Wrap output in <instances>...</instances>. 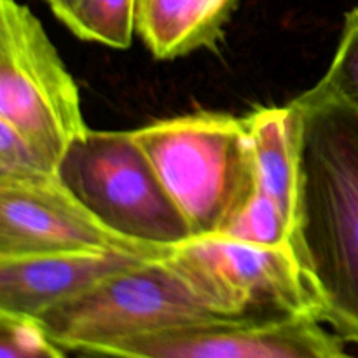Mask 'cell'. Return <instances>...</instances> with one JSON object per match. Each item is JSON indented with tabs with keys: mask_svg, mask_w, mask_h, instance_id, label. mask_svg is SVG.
I'll use <instances>...</instances> for the list:
<instances>
[{
	"mask_svg": "<svg viewBox=\"0 0 358 358\" xmlns=\"http://www.w3.org/2000/svg\"><path fill=\"white\" fill-rule=\"evenodd\" d=\"M147 259L114 250L0 257V313L38 318Z\"/></svg>",
	"mask_w": 358,
	"mask_h": 358,
	"instance_id": "9c48e42d",
	"label": "cell"
},
{
	"mask_svg": "<svg viewBox=\"0 0 358 358\" xmlns=\"http://www.w3.org/2000/svg\"><path fill=\"white\" fill-rule=\"evenodd\" d=\"M0 122L56 168L87 131L72 73L37 16L16 0H0Z\"/></svg>",
	"mask_w": 358,
	"mask_h": 358,
	"instance_id": "5b68a950",
	"label": "cell"
},
{
	"mask_svg": "<svg viewBox=\"0 0 358 358\" xmlns=\"http://www.w3.org/2000/svg\"><path fill=\"white\" fill-rule=\"evenodd\" d=\"M290 250L317 315L358 346V110L304 91Z\"/></svg>",
	"mask_w": 358,
	"mask_h": 358,
	"instance_id": "6da1fadb",
	"label": "cell"
},
{
	"mask_svg": "<svg viewBox=\"0 0 358 358\" xmlns=\"http://www.w3.org/2000/svg\"><path fill=\"white\" fill-rule=\"evenodd\" d=\"M166 261L226 320L292 315L318 318L290 247H261L226 234H208L173 247Z\"/></svg>",
	"mask_w": 358,
	"mask_h": 358,
	"instance_id": "8992f818",
	"label": "cell"
},
{
	"mask_svg": "<svg viewBox=\"0 0 358 358\" xmlns=\"http://www.w3.org/2000/svg\"><path fill=\"white\" fill-rule=\"evenodd\" d=\"M35 318L0 313V358H70Z\"/></svg>",
	"mask_w": 358,
	"mask_h": 358,
	"instance_id": "9a60e30c",
	"label": "cell"
},
{
	"mask_svg": "<svg viewBox=\"0 0 358 358\" xmlns=\"http://www.w3.org/2000/svg\"><path fill=\"white\" fill-rule=\"evenodd\" d=\"M257 173V191L294 217L299 171V114L292 103L261 107L245 117Z\"/></svg>",
	"mask_w": 358,
	"mask_h": 358,
	"instance_id": "8fae6325",
	"label": "cell"
},
{
	"mask_svg": "<svg viewBox=\"0 0 358 358\" xmlns=\"http://www.w3.org/2000/svg\"><path fill=\"white\" fill-rule=\"evenodd\" d=\"M63 187L108 231L156 250L194 238L133 131H94L73 140L58 163Z\"/></svg>",
	"mask_w": 358,
	"mask_h": 358,
	"instance_id": "3957f363",
	"label": "cell"
},
{
	"mask_svg": "<svg viewBox=\"0 0 358 358\" xmlns=\"http://www.w3.org/2000/svg\"><path fill=\"white\" fill-rule=\"evenodd\" d=\"M35 320L52 341L73 353L226 318L206 306L163 255L108 276Z\"/></svg>",
	"mask_w": 358,
	"mask_h": 358,
	"instance_id": "277c9868",
	"label": "cell"
},
{
	"mask_svg": "<svg viewBox=\"0 0 358 358\" xmlns=\"http://www.w3.org/2000/svg\"><path fill=\"white\" fill-rule=\"evenodd\" d=\"M73 358H129L122 355H115V353L108 352H98V350H80V352H73Z\"/></svg>",
	"mask_w": 358,
	"mask_h": 358,
	"instance_id": "e0dca14e",
	"label": "cell"
},
{
	"mask_svg": "<svg viewBox=\"0 0 358 358\" xmlns=\"http://www.w3.org/2000/svg\"><path fill=\"white\" fill-rule=\"evenodd\" d=\"M224 234L261 247H290L292 219L275 199L255 189L248 205Z\"/></svg>",
	"mask_w": 358,
	"mask_h": 358,
	"instance_id": "5bb4252c",
	"label": "cell"
},
{
	"mask_svg": "<svg viewBox=\"0 0 358 358\" xmlns=\"http://www.w3.org/2000/svg\"><path fill=\"white\" fill-rule=\"evenodd\" d=\"M114 250L156 259L170 250L142 247L98 222L59 182L0 180V257Z\"/></svg>",
	"mask_w": 358,
	"mask_h": 358,
	"instance_id": "ba28073f",
	"label": "cell"
},
{
	"mask_svg": "<svg viewBox=\"0 0 358 358\" xmlns=\"http://www.w3.org/2000/svg\"><path fill=\"white\" fill-rule=\"evenodd\" d=\"M194 236L224 234L257 189L245 117L196 112L133 131Z\"/></svg>",
	"mask_w": 358,
	"mask_h": 358,
	"instance_id": "7a4b0ae2",
	"label": "cell"
},
{
	"mask_svg": "<svg viewBox=\"0 0 358 358\" xmlns=\"http://www.w3.org/2000/svg\"><path fill=\"white\" fill-rule=\"evenodd\" d=\"M306 93L358 110V6L346 13L339 44L327 72Z\"/></svg>",
	"mask_w": 358,
	"mask_h": 358,
	"instance_id": "4fadbf2b",
	"label": "cell"
},
{
	"mask_svg": "<svg viewBox=\"0 0 358 358\" xmlns=\"http://www.w3.org/2000/svg\"><path fill=\"white\" fill-rule=\"evenodd\" d=\"M56 175V164L37 152L16 129L0 122V180L37 182Z\"/></svg>",
	"mask_w": 358,
	"mask_h": 358,
	"instance_id": "2e32d148",
	"label": "cell"
},
{
	"mask_svg": "<svg viewBox=\"0 0 358 358\" xmlns=\"http://www.w3.org/2000/svg\"><path fill=\"white\" fill-rule=\"evenodd\" d=\"M240 0H136V35L154 58L215 48Z\"/></svg>",
	"mask_w": 358,
	"mask_h": 358,
	"instance_id": "30bf717a",
	"label": "cell"
},
{
	"mask_svg": "<svg viewBox=\"0 0 358 358\" xmlns=\"http://www.w3.org/2000/svg\"><path fill=\"white\" fill-rule=\"evenodd\" d=\"M69 30L83 41L115 49L131 45L136 34V0H48Z\"/></svg>",
	"mask_w": 358,
	"mask_h": 358,
	"instance_id": "7c38bea8",
	"label": "cell"
},
{
	"mask_svg": "<svg viewBox=\"0 0 358 358\" xmlns=\"http://www.w3.org/2000/svg\"><path fill=\"white\" fill-rule=\"evenodd\" d=\"M346 345L320 318L292 315L210 322L133 336L93 350L129 358H358Z\"/></svg>",
	"mask_w": 358,
	"mask_h": 358,
	"instance_id": "52a82bcc",
	"label": "cell"
}]
</instances>
